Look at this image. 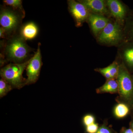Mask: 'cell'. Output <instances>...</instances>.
I'll return each instance as SVG.
<instances>
[{"mask_svg":"<svg viewBox=\"0 0 133 133\" xmlns=\"http://www.w3.org/2000/svg\"><path fill=\"white\" fill-rule=\"evenodd\" d=\"M31 49L19 35H14L8 39L4 48V54L8 61L15 63L28 61Z\"/></svg>","mask_w":133,"mask_h":133,"instance_id":"obj_1","label":"cell"},{"mask_svg":"<svg viewBox=\"0 0 133 133\" xmlns=\"http://www.w3.org/2000/svg\"><path fill=\"white\" fill-rule=\"evenodd\" d=\"M107 4L112 15L116 19L122 20L126 14L125 8L121 2L117 0H108Z\"/></svg>","mask_w":133,"mask_h":133,"instance_id":"obj_10","label":"cell"},{"mask_svg":"<svg viewBox=\"0 0 133 133\" xmlns=\"http://www.w3.org/2000/svg\"><path fill=\"white\" fill-rule=\"evenodd\" d=\"M125 32L129 40L133 42V14L128 19L126 24Z\"/></svg>","mask_w":133,"mask_h":133,"instance_id":"obj_17","label":"cell"},{"mask_svg":"<svg viewBox=\"0 0 133 133\" xmlns=\"http://www.w3.org/2000/svg\"><path fill=\"white\" fill-rule=\"evenodd\" d=\"M3 2L5 6L12 8L13 9L21 13L24 17L25 12L22 5V1L21 0H4Z\"/></svg>","mask_w":133,"mask_h":133,"instance_id":"obj_13","label":"cell"},{"mask_svg":"<svg viewBox=\"0 0 133 133\" xmlns=\"http://www.w3.org/2000/svg\"><path fill=\"white\" fill-rule=\"evenodd\" d=\"M122 133H133V130L132 129H125Z\"/></svg>","mask_w":133,"mask_h":133,"instance_id":"obj_23","label":"cell"},{"mask_svg":"<svg viewBox=\"0 0 133 133\" xmlns=\"http://www.w3.org/2000/svg\"><path fill=\"white\" fill-rule=\"evenodd\" d=\"M42 65L41 43H38L37 51L29 60L26 66L27 85L34 84L38 80Z\"/></svg>","mask_w":133,"mask_h":133,"instance_id":"obj_5","label":"cell"},{"mask_svg":"<svg viewBox=\"0 0 133 133\" xmlns=\"http://www.w3.org/2000/svg\"><path fill=\"white\" fill-rule=\"evenodd\" d=\"M122 34L119 25L116 23L109 22L101 32L98 40L101 43L114 45L121 40Z\"/></svg>","mask_w":133,"mask_h":133,"instance_id":"obj_6","label":"cell"},{"mask_svg":"<svg viewBox=\"0 0 133 133\" xmlns=\"http://www.w3.org/2000/svg\"><path fill=\"white\" fill-rule=\"evenodd\" d=\"M83 124L86 127L95 123V117L91 114H87L83 117Z\"/></svg>","mask_w":133,"mask_h":133,"instance_id":"obj_19","label":"cell"},{"mask_svg":"<svg viewBox=\"0 0 133 133\" xmlns=\"http://www.w3.org/2000/svg\"><path fill=\"white\" fill-rule=\"evenodd\" d=\"M131 127H132V129L133 130V122L132 123V125H131Z\"/></svg>","mask_w":133,"mask_h":133,"instance_id":"obj_24","label":"cell"},{"mask_svg":"<svg viewBox=\"0 0 133 133\" xmlns=\"http://www.w3.org/2000/svg\"><path fill=\"white\" fill-rule=\"evenodd\" d=\"M24 16L21 13L9 7H2L0 12V24L10 37L15 35L21 28L22 20Z\"/></svg>","mask_w":133,"mask_h":133,"instance_id":"obj_3","label":"cell"},{"mask_svg":"<svg viewBox=\"0 0 133 133\" xmlns=\"http://www.w3.org/2000/svg\"><path fill=\"white\" fill-rule=\"evenodd\" d=\"M79 2L85 6L88 10L97 14H104L107 12L104 1L102 0H83Z\"/></svg>","mask_w":133,"mask_h":133,"instance_id":"obj_11","label":"cell"},{"mask_svg":"<svg viewBox=\"0 0 133 133\" xmlns=\"http://www.w3.org/2000/svg\"><path fill=\"white\" fill-rule=\"evenodd\" d=\"M39 32L37 25L34 22H28L21 26L19 35L25 41H31L37 36Z\"/></svg>","mask_w":133,"mask_h":133,"instance_id":"obj_9","label":"cell"},{"mask_svg":"<svg viewBox=\"0 0 133 133\" xmlns=\"http://www.w3.org/2000/svg\"><path fill=\"white\" fill-rule=\"evenodd\" d=\"M69 12L76 21V25L81 26L89 17L88 9L79 2L68 1Z\"/></svg>","mask_w":133,"mask_h":133,"instance_id":"obj_7","label":"cell"},{"mask_svg":"<svg viewBox=\"0 0 133 133\" xmlns=\"http://www.w3.org/2000/svg\"><path fill=\"white\" fill-rule=\"evenodd\" d=\"M97 71L99 72L100 73H101L103 76H104L105 77L107 78L108 79H112L110 73H109V72L108 71L107 67L98 69Z\"/></svg>","mask_w":133,"mask_h":133,"instance_id":"obj_21","label":"cell"},{"mask_svg":"<svg viewBox=\"0 0 133 133\" xmlns=\"http://www.w3.org/2000/svg\"><path fill=\"white\" fill-rule=\"evenodd\" d=\"M108 71L112 79L117 78L119 72V66L116 62H114L107 66Z\"/></svg>","mask_w":133,"mask_h":133,"instance_id":"obj_18","label":"cell"},{"mask_svg":"<svg viewBox=\"0 0 133 133\" xmlns=\"http://www.w3.org/2000/svg\"><path fill=\"white\" fill-rule=\"evenodd\" d=\"M96 133H112L111 130L105 125H103L100 127Z\"/></svg>","mask_w":133,"mask_h":133,"instance_id":"obj_22","label":"cell"},{"mask_svg":"<svg viewBox=\"0 0 133 133\" xmlns=\"http://www.w3.org/2000/svg\"><path fill=\"white\" fill-rule=\"evenodd\" d=\"M28 62L29 60L22 63H12L7 65L1 69V77L10 84L13 88L21 89L27 85V79L23 77V74Z\"/></svg>","mask_w":133,"mask_h":133,"instance_id":"obj_2","label":"cell"},{"mask_svg":"<svg viewBox=\"0 0 133 133\" xmlns=\"http://www.w3.org/2000/svg\"><path fill=\"white\" fill-rule=\"evenodd\" d=\"M129 112L128 107L123 103H119L116 105L114 111L115 116L118 118H122L126 117Z\"/></svg>","mask_w":133,"mask_h":133,"instance_id":"obj_15","label":"cell"},{"mask_svg":"<svg viewBox=\"0 0 133 133\" xmlns=\"http://www.w3.org/2000/svg\"><path fill=\"white\" fill-rule=\"evenodd\" d=\"M96 92L98 94L104 93L112 94L119 92V85L118 81L114 79H108L102 86L97 89Z\"/></svg>","mask_w":133,"mask_h":133,"instance_id":"obj_12","label":"cell"},{"mask_svg":"<svg viewBox=\"0 0 133 133\" xmlns=\"http://www.w3.org/2000/svg\"><path fill=\"white\" fill-rule=\"evenodd\" d=\"M98 129V125L95 123L87 127L86 130L88 133H96L97 132Z\"/></svg>","mask_w":133,"mask_h":133,"instance_id":"obj_20","label":"cell"},{"mask_svg":"<svg viewBox=\"0 0 133 133\" xmlns=\"http://www.w3.org/2000/svg\"><path fill=\"white\" fill-rule=\"evenodd\" d=\"M12 85L5 79L1 78L0 79V97L2 98L13 89Z\"/></svg>","mask_w":133,"mask_h":133,"instance_id":"obj_16","label":"cell"},{"mask_svg":"<svg viewBox=\"0 0 133 133\" xmlns=\"http://www.w3.org/2000/svg\"><path fill=\"white\" fill-rule=\"evenodd\" d=\"M88 19L92 30L95 35L101 32L109 23V19L97 14L90 15Z\"/></svg>","mask_w":133,"mask_h":133,"instance_id":"obj_8","label":"cell"},{"mask_svg":"<svg viewBox=\"0 0 133 133\" xmlns=\"http://www.w3.org/2000/svg\"><path fill=\"white\" fill-rule=\"evenodd\" d=\"M117 78L120 95L125 99H130L133 95V81L124 65L119 66Z\"/></svg>","mask_w":133,"mask_h":133,"instance_id":"obj_4","label":"cell"},{"mask_svg":"<svg viewBox=\"0 0 133 133\" xmlns=\"http://www.w3.org/2000/svg\"><path fill=\"white\" fill-rule=\"evenodd\" d=\"M122 57L129 66L133 67V44L124 48L122 51Z\"/></svg>","mask_w":133,"mask_h":133,"instance_id":"obj_14","label":"cell"}]
</instances>
